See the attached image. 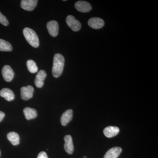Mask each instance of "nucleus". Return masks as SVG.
<instances>
[{"instance_id": "obj_1", "label": "nucleus", "mask_w": 158, "mask_h": 158, "mask_svg": "<svg viewBox=\"0 0 158 158\" xmlns=\"http://www.w3.org/2000/svg\"><path fill=\"white\" fill-rule=\"evenodd\" d=\"M65 65V59L61 54H56L54 57L52 73L53 76L56 78L59 77L63 72Z\"/></svg>"}, {"instance_id": "obj_2", "label": "nucleus", "mask_w": 158, "mask_h": 158, "mask_svg": "<svg viewBox=\"0 0 158 158\" xmlns=\"http://www.w3.org/2000/svg\"><path fill=\"white\" fill-rule=\"evenodd\" d=\"M25 38L29 44L34 48L39 46V40L36 32L30 28L26 27L23 31Z\"/></svg>"}, {"instance_id": "obj_3", "label": "nucleus", "mask_w": 158, "mask_h": 158, "mask_svg": "<svg viewBox=\"0 0 158 158\" xmlns=\"http://www.w3.org/2000/svg\"><path fill=\"white\" fill-rule=\"evenodd\" d=\"M66 23L68 27L73 31H78L81 30V25L78 20L76 19L75 18L71 15L67 16L66 18Z\"/></svg>"}, {"instance_id": "obj_4", "label": "nucleus", "mask_w": 158, "mask_h": 158, "mask_svg": "<svg viewBox=\"0 0 158 158\" xmlns=\"http://www.w3.org/2000/svg\"><path fill=\"white\" fill-rule=\"evenodd\" d=\"M75 7L77 11L83 13L89 12L92 9V6L90 3L84 1L77 2L75 4Z\"/></svg>"}, {"instance_id": "obj_5", "label": "nucleus", "mask_w": 158, "mask_h": 158, "mask_svg": "<svg viewBox=\"0 0 158 158\" xmlns=\"http://www.w3.org/2000/svg\"><path fill=\"white\" fill-rule=\"evenodd\" d=\"M34 88L31 85L23 87L21 88V97L23 100H28L33 96Z\"/></svg>"}, {"instance_id": "obj_6", "label": "nucleus", "mask_w": 158, "mask_h": 158, "mask_svg": "<svg viewBox=\"0 0 158 158\" xmlns=\"http://www.w3.org/2000/svg\"><path fill=\"white\" fill-rule=\"evenodd\" d=\"M47 28L49 34L53 37H56L59 34V26L58 22L55 20L48 22L47 24Z\"/></svg>"}, {"instance_id": "obj_7", "label": "nucleus", "mask_w": 158, "mask_h": 158, "mask_svg": "<svg viewBox=\"0 0 158 158\" xmlns=\"http://www.w3.org/2000/svg\"><path fill=\"white\" fill-rule=\"evenodd\" d=\"M2 74L6 81L10 82L13 80L15 73L11 66L6 65L3 67L2 69Z\"/></svg>"}, {"instance_id": "obj_8", "label": "nucleus", "mask_w": 158, "mask_h": 158, "mask_svg": "<svg viewBox=\"0 0 158 158\" xmlns=\"http://www.w3.org/2000/svg\"><path fill=\"white\" fill-rule=\"evenodd\" d=\"M88 25L94 29L102 28L104 26V21L98 17H93L90 19L88 22Z\"/></svg>"}, {"instance_id": "obj_9", "label": "nucleus", "mask_w": 158, "mask_h": 158, "mask_svg": "<svg viewBox=\"0 0 158 158\" xmlns=\"http://www.w3.org/2000/svg\"><path fill=\"white\" fill-rule=\"evenodd\" d=\"M37 0H22L21 1V7L26 11H32L37 6Z\"/></svg>"}, {"instance_id": "obj_10", "label": "nucleus", "mask_w": 158, "mask_h": 158, "mask_svg": "<svg viewBox=\"0 0 158 158\" xmlns=\"http://www.w3.org/2000/svg\"><path fill=\"white\" fill-rule=\"evenodd\" d=\"M64 139L65 142L64 144V148L65 151L69 154H72L74 151L72 138L70 135H66L64 137Z\"/></svg>"}, {"instance_id": "obj_11", "label": "nucleus", "mask_w": 158, "mask_h": 158, "mask_svg": "<svg viewBox=\"0 0 158 158\" xmlns=\"http://www.w3.org/2000/svg\"><path fill=\"white\" fill-rule=\"evenodd\" d=\"M122 151V149L120 147L112 148L106 153L104 158H118Z\"/></svg>"}, {"instance_id": "obj_12", "label": "nucleus", "mask_w": 158, "mask_h": 158, "mask_svg": "<svg viewBox=\"0 0 158 158\" xmlns=\"http://www.w3.org/2000/svg\"><path fill=\"white\" fill-rule=\"evenodd\" d=\"M119 129L117 127L109 126L105 128L103 133L105 135L107 138H110L118 135Z\"/></svg>"}, {"instance_id": "obj_13", "label": "nucleus", "mask_w": 158, "mask_h": 158, "mask_svg": "<svg viewBox=\"0 0 158 158\" xmlns=\"http://www.w3.org/2000/svg\"><path fill=\"white\" fill-rule=\"evenodd\" d=\"M0 95L8 101H11L14 99L15 94L12 90L9 88H5L0 91Z\"/></svg>"}, {"instance_id": "obj_14", "label": "nucleus", "mask_w": 158, "mask_h": 158, "mask_svg": "<svg viewBox=\"0 0 158 158\" xmlns=\"http://www.w3.org/2000/svg\"><path fill=\"white\" fill-rule=\"evenodd\" d=\"M73 110H66L62 114L61 117V123L62 126H66L72 120L73 118Z\"/></svg>"}, {"instance_id": "obj_15", "label": "nucleus", "mask_w": 158, "mask_h": 158, "mask_svg": "<svg viewBox=\"0 0 158 158\" xmlns=\"http://www.w3.org/2000/svg\"><path fill=\"white\" fill-rule=\"evenodd\" d=\"M23 113L26 118L28 120L36 118L37 116V110L30 107H26L23 110Z\"/></svg>"}, {"instance_id": "obj_16", "label": "nucleus", "mask_w": 158, "mask_h": 158, "mask_svg": "<svg viewBox=\"0 0 158 158\" xmlns=\"http://www.w3.org/2000/svg\"><path fill=\"white\" fill-rule=\"evenodd\" d=\"M8 140L13 145H17L19 144L20 138L18 134L15 132H10L7 135Z\"/></svg>"}, {"instance_id": "obj_17", "label": "nucleus", "mask_w": 158, "mask_h": 158, "mask_svg": "<svg viewBox=\"0 0 158 158\" xmlns=\"http://www.w3.org/2000/svg\"><path fill=\"white\" fill-rule=\"evenodd\" d=\"M12 47L11 44L4 40L0 39V51L2 52H11Z\"/></svg>"}, {"instance_id": "obj_18", "label": "nucleus", "mask_w": 158, "mask_h": 158, "mask_svg": "<svg viewBox=\"0 0 158 158\" xmlns=\"http://www.w3.org/2000/svg\"><path fill=\"white\" fill-rule=\"evenodd\" d=\"M27 67L28 69L31 73H35L38 71V67H37L36 62L33 60H28L27 62Z\"/></svg>"}, {"instance_id": "obj_19", "label": "nucleus", "mask_w": 158, "mask_h": 158, "mask_svg": "<svg viewBox=\"0 0 158 158\" xmlns=\"http://www.w3.org/2000/svg\"><path fill=\"white\" fill-rule=\"evenodd\" d=\"M47 76V73L44 70H40L39 72L37 73L36 76V79L39 81H44L45 80Z\"/></svg>"}, {"instance_id": "obj_20", "label": "nucleus", "mask_w": 158, "mask_h": 158, "mask_svg": "<svg viewBox=\"0 0 158 158\" xmlns=\"http://www.w3.org/2000/svg\"><path fill=\"white\" fill-rule=\"evenodd\" d=\"M0 23L5 26H8L9 24V21L6 16L2 14L1 11H0Z\"/></svg>"}, {"instance_id": "obj_21", "label": "nucleus", "mask_w": 158, "mask_h": 158, "mask_svg": "<svg viewBox=\"0 0 158 158\" xmlns=\"http://www.w3.org/2000/svg\"><path fill=\"white\" fill-rule=\"evenodd\" d=\"M35 85L36 87L38 88H41L44 86V82L42 81H39V80H37V79H35Z\"/></svg>"}, {"instance_id": "obj_22", "label": "nucleus", "mask_w": 158, "mask_h": 158, "mask_svg": "<svg viewBox=\"0 0 158 158\" xmlns=\"http://www.w3.org/2000/svg\"><path fill=\"white\" fill-rule=\"evenodd\" d=\"M37 158H48V157L45 152H41L39 153Z\"/></svg>"}, {"instance_id": "obj_23", "label": "nucleus", "mask_w": 158, "mask_h": 158, "mask_svg": "<svg viewBox=\"0 0 158 158\" xmlns=\"http://www.w3.org/2000/svg\"><path fill=\"white\" fill-rule=\"evenodd\" d=\"M5 116V113L2 111H0V122L3 120Z\"/></svg>"}, {"instance_id": "obj_24", "label": "nucleus", "mask_w": 158, "mask_h": 158, "mask_svg": "<svg viewBox=\"0 0 158 158\" xmlns=\"http://www.w3.org/2000/svg\"><path fill=\"white\" fill-rule=\"evenodd\" d=\"M0 156H1V151H0Z\"/></svg>"}]
</instances>
